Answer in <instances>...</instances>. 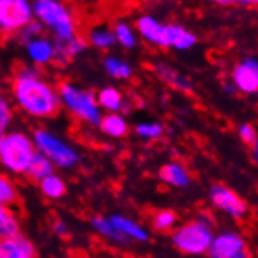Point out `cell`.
Returning <instances> with one entry per match:
<instances>
[{
  "instance_id": "cell-34",
  "label": "cell",
  "mask_w": 258,
  "mask_h": 258,
  "mask_svg": "<svg viewBox=\"0 0 258 258\" xmlns=\"http://www.w3.org/2000/svg\"><path fill=\"white\" fill-rule=\"evenodd\" d=\"M10 213H11V211H10V210H8L7 207L0 205V224L4 222V219H5V218H7V216L10 215Z\"/></svg>"
},
{
  "instance_id": "cell-15",
  "label": "cell",
  "mask_w": 258,
  "mask_h": 258,
  "mask_svg": "<svg viewBox=\"0 0 258 258\" xmlns=\"http://www.w3.org/2000/svg\"><path fill=\"white\" fill-rule=\"evenodd\" d=\"M110 221L113 222V225L116 229L122 233L127 239H136V241H147L149 239V235L147 232L143 229L140 224H136L135 221L125 218V216H119V215H114L110 218Z\"/></svg>"
},
{
  "instance_id": "cell-31",
  "label": "cell",
  "mask_w": 258,
  "mask_h": 258,
  "mask_svg": "<svg viewBox=\"0 0 258 258\" xmlns=\"http://www.w3.org/2000/svg\"><path fill=\"white\" fill-rule=\"evenodd\" d=\"M239 135H241V140L244 141L247 146H250V147L256 146L258 136H256V130L252 125H242L239 130Z\"/></svg>"
},
{
  "instance_id": "cell-2",
  "label": "cell",
  "mask_w": 258,
  "mask_h": 258,
  "mask_svg": "<svg viewBox=\"0 0 258 258\" xmlns=\"http://www.w3.org/2000/svg\"><path fill=\"white\" fill-rule=\"evenodd\" d=\"M33 16L44 28H49L55 35V39L64 41L77 35V24L72 11L55 0H38L32 5Z\"/></svg>"
},
{
  "instance_id": "cell-32",
  "label": "cell",
  "mask_w": 258,
  "mask_h": 258,
  "mask_svg": "<svg viewBox=\"0 0 258 258\" xmlns=\"http://www.w3.org/2000/svg\"><path fill=\"white\" fill-rule=\"evenodd\" d=\"M52 229H53V232H55L56 235H59V236H64V235L68 233V225H66L64 221H61V219H56V221L53 222V225H52Z\"/></svg>"
},
{
  "instance_id": "cell-30",
  "label": "cell",
  "mask_w": 258,
  "mask_h": 258,
  "mask_svg": "<svg viewBox=\"0 0 258 258\" xmlns=\"http://www.w3.org/2000/svg\"><path fill=\"white\" fill-rule=\"evenodd\" d=\"M136 133L138 136L144 140H155L160 138L161 133H163V127L157 122H152V124H140L136 127Z\"/></svg>"
},
{
  "instance_id": "cell-7",
  "label": "cell",
  "mask_w": 258,
  "mask_h": 258,
  "mask_svg": "<svg viewBox=\"0 0 258 258\" xmlns=\"http://www.w3.org/2000/svg\"><path fill=\"white\" fill-rule=\"evenodd\" d=\"M174 246L183 253H202L211 246V232L204 221H191L174 232Z\"/></svg>"
},
{
  "instance_id": "cell-19",
  "label": "cell",
  "mask_w": 258,
  "mask_h": 258,
  "mask_svg": "<svg viewBox=\"0 0 258 258\" xmlns=\"http://www.w3.org/2000/svg\"><path fill=\"white\" fill-rule=\"evenodd\" d=\"M154 71L158 75V79H161L163 82L171 85L172 88H175L178 91H186V93H189V91H191L189 82L185 77H181V75L175 69H172L171 66H168V64H157L154 68Z\"/></svg>"
},
{
  "instance_id": "cell-26",
  "label": "cell",
  "mask_w": 258,
  "mask_h": 258,
  "mask_svg": "<svg viewBox=\"0 0 258 258\" xmlns=\"http://www.w3.org/2000/svg\"><path fill=\"white\" fill-rule=\"evenodd\" d=\"M18 189L11 183V180L0 174V205L10 208L18 202Z\"/></svg>"
},
{
  "instance_id": "cell-17",
  "label": "cell",
  "mask_w": 258,
  "mask_h": 258,
  "mask_svg": "<svg viewBox=\"0 0 258 258\" xmlns=\"http://www.w3.org/2000/svg\"><path fill=\"white\" fill-rule=\"evenodd\" d=\"M160 178L163 181L174 186H186L189 183L188 171L180 163H168L164 164L158 172Z\"/></svg>"
},
{
  "instance_id": "cell-28",
  "label": "cell",
  "mask_w": 258,
  "mask_h": 258,
  "mask_svg": "<svg viewBox=\"0 0 258 258\" xmlns=\"http://www.w3.org/2000/svg\"><path fill=\"white\" fill-rule=\"evenodd\" d=\"M42 32H44V27L41 25V22H38V21H32L30 24H27L21 32L18 33L19 35V41L21 42H24L25 45L28 44V42H32L33 39H38V38H41L42 36Z\"/></svg>"
},
{
  "instance_id": "cell-13",
  "label": "cell",
  "mask_w": 258,
  "mask_h": 258,
  "mask_svg": "<svg viewBox=\"0 0 258 258\" xmlns=\"http://www.w3.org/2000/svg\"><path fill=\"white\" fill-rule=\"evenodd\" d=\"M28 56L33 59L36 64H47L52 59H55V45L52 41L45 38L33 39L32 42L27 44Z\"/></svg>"
},
{
  "instance_id": "cell-33",
  "label": "cell",
  "mask_w": 258,
  "mask_h": 258,
  "mask_svg": "<svg viewBox=\"0 0 258 258\" xmlns=\"http://www.w3.org/2000/svg\"><path fill=\"white\" fill-rule=\"evenodd\" d=\"M230 258H250V252H249V249L244 246V247H242V249H239L236 253H233Z\"/></svg>"
},
{
  "instance_id": "cell-3",
  "label": "cell",
  "mask_w": 258,
  "mask_h": 258,
  "mask_svg": "<svg viewBox=\"0 0 258 258\" xmlns=\"http://www.w3.org/2000/svg\"><path fill=\"white\" fill-rule=\"evenodd\" d=\"M136 28L146 41L158 44L161 47H175L185 50L196 42V36L188 30L178 25H161L157 19L150 16H141L136 21Z\"/></svg>"
},
{
  "instance_id": "cell-18",
  "label": "cell",
  "mask_w": 258,
  "mask_h": 258,
  "mask_svg": "<svg viewBox=\"0 0 258 258\" xmlns=\"http://www.w3.org/2000/svg\"><path fill=\"white\" fill-rule=\"evenodd\" d=\"M99 127L105 135L111 136V138H122V136H125L128 132L127 120L116 113H108V114L102 116Z\"/></svg>"
},
{
  "instance_id": "cell-5",
  "label": "cell",
  "mask_w": 258,
  "mask_h": 258,
  "mask_svg": "<svg viewBox=\"0 0 258 258\" xmlns=\"http://www.w3.org/2000/svg\"><path fill=\"white\" fill-rule=\"evenodd\" d=\"M58 96L66 108L79 119L85 120V122L91 125H100L102 113L97 105L96 96L88 89L77 88L71 83H63L58 89Z\"/></svg>"
},
{
  "instance_id": "cell-1",
  "label": "cell",
  "mask_w": 258,
  "mask_h": 258,
  "mask_svg": "<svg viewBox=\"0 0 258 258\" xmlns=\"http://www.w3.org/2000/svg\"><path fill=\"white\" fill-rule=\"evenodd\" d=\"M13 96L19 107L33 117H53L61 108L58 91L41 79L38 71L30 68L16 74L13 82Z\"/></svg>"
},
{
  "instance_id": "cell-12",
  "label": "cell",
  "mask_w": 258,
  "mask_h": 258,
  "mask_svg": "<svg viewBox=\"0 0 258 258\" xmlns=\"http://www.w3.org/2000/svg\"><path fill=\"white\" fill-rule=\"evenodd\" d=\"M233 79L236 86L244 93H256L258 91V63L246 61L235 69Z\"/></svg>"
},
{
  "instance_id": "cell-10",
  "label": "cell",
  "mask_w": 258,
  "mask_h": 258,
  "mask_svg": "<svg viewBox=\"0 0 258 258\" xmlns=\"http://www.w3.org/2000/svg\"><path fill=\"white\" fill-rule=\"evenodd\" d=\"M0 258H36V249L28 238L18 235L0 239Z\"/></svg>"
},
{
  "instance_id": "cell-9",
  "label": "cell",
  "mask_w": 258,
  "mask_h": 258,
  "mask_svg": "<svg viewBox=\"0 0 258 258\" xmlns=\"http://www.w3.org/2000/svg\"><path fill=\"white\" fill-rule=\"evenodd\" d=\"M211 201L215 202V205L227 211V213H230L232 216H239L247 210L246 202L238 194H235L232 189H229L224 185H216L211 189Z\"/></svg>"
},
{
  "instance_id": "cell-22",
  "label": "cell",
  "mask_w": 258,
  "mask_h": 258,
  "mask_svg": "<svg viewBox=\"0 0 258 258\" xmlns=\"http://www.w3.org/2000/svg\"><path fill=\"white\" fill-rule=\"evenodd\" d=\"M103 68L107 71V74L113 79H117V80H125V79H130V75L133 72L132 66L122 59H119L116 56H108L105 58L103 61Z\"/></svg>"
},
{
  "instance_id": "cell-14",
  "label": "cell",
  "mask_w": 258,
  "mask_h": 258,
  "mask_svg": "<svg viewBox=\"0 0 258 258\" xmlns=\"http://www.w3.org/2000/svg\"><path fill=\"white\" fill-rule=\"evenodd\" d=\"M53 45H55V58L63 59V61H69V59L80 55L86 49V41L80 35H75L64 41L55 39Z\"/></svg>"
},
{
  "instance_id": "cell-11",
  "label": "cell",
  "mask_w": 258,
  "mask_h": 258,
  "mask_svg": "<svg viewBox=\"0 0 258 258\" xmlns=\"http://www.w3.org/2000/svg\"><path fill=\"white\" fill-rule=\"evenodd\" d=\"M242 247H244V242H242V239L238 235L225 233L216 238L215 241H211L208 253L211 258H230Z\"/></svg>"
},
{
  "instance_id": "cell-25",
  "label": "cell",
  "mask_w": 258,
  "mask_h": 258,
  "mask_svg": "<svg viewBox=\"0 0 258 258\" xmlns=\"http://www.w3.org/2000/svg\"><path fill=\"white\" fill-rule=\"evenodd\" d=\"M113 33H114L116 42H119L120 45H124L125 49H133L135 45H136L135 32H133V28H132L127 22H124V21L117 22V24L114 25Z\"/></svg>"
},
{
  "instance_id": "cell-29",
  "label": "cell",
  "mask_w": 258,
  "mask_h": 258,
  "mask_svg": "<svg viewBox=\"0 0 258 258\" xmlns=\"http://www.w3.org/2000/svg\"><path fill=\"white\" fill-rule=\"evenodd\" d=\"M13 119V111L7 99L0 97V140L7 135V128Z\"/></svg>"
},
{
  "instance_id": "cell-35",
  "label": "cell",
  "mask_w": 258,
  "mask_h": 258,
  "mask_svg": "<svg viewBox=\"0 0 258 258\" xmlns=\"http://www.w3.org/2000/svg\"><path fill=\"white\" fill-rule=\"evenodd\" d=\"M255 149H256V154H258V141H256V146H255Z\"/></svg>"
},
{
  "instance_id": "cell-6",
  "label": "cell",
  "mask_w": 258,
  "mask_h": 258,
  "mask_svg": "<svg viewBox=\"0 0 258 258\" xmlns=\"http://www.w3.org/2000/svg\"><path fill=\"white\" fill-rule=\"evenodd\" d=\"M33 144L39 154L52 161L56 168H72L80 160L77 150L47 130H36L33 135Z\"/></svg>"
},
{
  "instance_id": "cell-23",
  "label": "cell",
  "mask_w": 258,
  "mask_h": 258,
  "mask_svg": "<svg viewBox=\"0 0 258 258\" xmlns=\"http://www.w3.org/2000/svg\"><path fill=\"white\" fill-rule=\"evenodd\" d=\"M91 222H93V227H94V229H96L100 235H103V236H107V238H110V239H113V241H117V242H127V241H128V239H127V238L113 225V222L110 221V218L94 216Z\"/></svg>"
},
{
  "instance_id": "cell-20",
  "label": "cell",
  "mask_w": 258,
  "mask_h": 258,
  "mask_svg": "<svg viewBox=\"0 0 258 258\" xmlns=\"http://www.w3.org/2000/svg\"><path fill=\"white\" fill-rule=\"evenodd\" d=\"M96 100H97L99 108H105V110H108L110 113H114V111L120 110V107H122L124 97H122V93H120V91L110 86V88L100 89Z\"/></svg>"
},
{
  "instance_id": "cell-24",
  "label": "cell",
  "mask_w": 258,
  "mask_h": 258,
  "mask_svg": "<svg viewBox=\"0 0 258 258\" xmlns=\"http://www.w3.org/2000/svg\"><path fill=\"white\" fill-rule=\"evenodd\" d=\"M89 42L97 49H110L116 42L113 30L108 27H96L89 32Z\"/></svg>"
},
{
  "instance_id": "cell-4",
  "label": "cell",
  "mask_w": 258,
  "mask_h": 258,
  "mask_svg": "<svg viewBox=\"0 0 258 258\" xmlns=\"http://www.w3.org/2000/svg\"><path fill=\"white\" fill-rule=\"evenodd\" d=\"M35 154L33 140L21 132L7 133L0 140V164L14 174H25Z\"/></svg>"
},
{
  "instance_id": "cell-8",
  "label": "cell",
  "mask_w": 258,
  "mask_h": 258,
  "mask_svg": "<svg viewBox=\"0 0 258 258\" xmlns=\"http://www.w3.org/2000/svg\"><path fill=\"white\" fill-rule=\"evenodd\" d=\"M33 21V8L27 0H0V32L19 33Z\"/></svg>"
},
{
  "instance_id": "cell-27",
  "label": "cell",
  "mask_w": 258,
  "mask_h": 258,
  "mask_svg": "<svg viewBox=\"0 0 258 258\" xmlns=\"http://www.w3.org/2000/svg\"><path fill=\"white\" fill-rule=\"evenodd\" d=\"M175 222H177V215L171 210H160L152 218V227L158 232L171 230Z\"/></svg>"
},
{
  "instance_id": "cell-16",
  "label": "cell",
  "mask_w": 258,
  "mask_h": 258,
  "mask_svg": "<svg viewBox=\"0 0 258 258\" xmlns=\"http://www.w3.org/2000/svg\"><path fill=\"white\" fill-rule=\"evenodd\" d=\"M53 171H55V166L52 164V161H49L44 155H41L39 152H36L33 160L30 161V164H28L25 175L32 181H38V183H39V181L44 180L45 177L55 174Z\"/></svg>"
},
{
  "instance_id": "cell-21",
  "label": "cell",
  "mask_w": 258,
  "mask_h": 258,
  "mask_svg": "<svg viewBox=\"0 0 258 258\" xmlns=\"http://www.w3.org/2000/svg\"><path fill=\"white\" fill-rule=\"evenodd\" d=\"M38 185H39L41 192L47 197V199H61V197L66 194L64 180L56 174L45 177L44 180L39 181Z\"/></svg>"
}]
</instances>
